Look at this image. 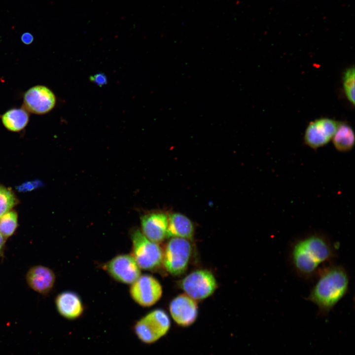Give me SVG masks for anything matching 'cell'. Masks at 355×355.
<instances>
[{"mask_svg": "<svg viewBox=\"0 0 355 355\" xmlns=\"http://www.w3.org/2000/svg\"><path fill=\"white\" fill-rule=\"evenodd\" d=\"M332 140L334 147L338 151H349L355 144L354 130L349 124L340 122Z\"/></svg>", "mask_w": 355, "mask_h": 355, "instance_id": "e0dca14e", "label": "cell"}, {"mask_svg": "<svg viewBox=\"0 0 355 355\" xmlns=\"http://www.w3.org/2000/svg\"><path fill=\"white\" fill-rule=\"evenodd\" d=\"M192 252L188 240L171 238L163 251L162 263L170 274L180 275L186 270Z\"/></svg>", "mask_w": 355, "mask_h": 355, "instance_id": "5b68a950", "label": "cell"}, {"mask_svg": "<svg viewBox=\"0 0 355 355\" xmlns=\"http://www.w3.org/2000/svg\"><path fill=\"white\" fill-rule=\"evenodd\" d=\"M335 244L325 234L306 233L295 239L288 249V260L296 275L304 280L316 279L337 256Z\"/></svg>", "mask_w": 355, "mask_h": 355, "instance_id": "6da1fadb", "label": "cell"}, {"mask_svg": "<svg viewBox=\"0 0 355 355\" xmlns=\"http://www.w3.org/2000/svg\"><path fill=\"white\" fill-rule=\"evenodd\" d=\"M170 325L167 313L163 310L156 309L136 322L134 331L142 343L151 344L164 336L169 331Z\"/></svg>", "mask_w": 355, "mask_h": 355, "instance_id": "277c9868", "label": "cell"}, {"mask_svg": "<svg viewBox=\"0 0 355 355\" xmlns=\"http://www.w3.org/2000/svg\"><path fill=\"white\" fill-rule=\"evenodd\" d=\"M5 239L4 237L0 233V252H1L3 247L5 244Z\"/></svg>", "mask_w": 355, "mask_h": 355, "instance_id": "603a6c76", "label": "cell"}, {"mask_svg": "<svg viewBox=\"0 0 355 355\" xmlns=\"http://www.w3.org/2000/svg\"><path fill=\"white\" fill-rule=\"evenodd\" d=\"M170 314L179 325L186 327L196 320L198 316V306L195 300L186 294H180L170 304Z\"/></svg>", "mask_w": 355, "mask_h": 355, "instance_id": "8fae6325", "label": "cell"}, {"mask_svg": "<svg viewBox=\"0 0 355 355\" xmlns=\"http://www.w3.org/2000/svg\"><path fill=\"white\" fill-rule=\"evenodd\" d=\"M132 256L140 268L151 270L162 263L163 250L158 244L148 239L139 229L131 234Z\"/></svg>", "mask_w": 355, "mask_h": 355, "instance_id": "3957f363", "label": "cell"}, {"mask_svg": "<svg viewBox=\"0 0 355 355\" xmlns=\"http://www.w3.org/2000/svg\"><path fill=\"white\" fill-rule=\"evenodd\" d=\"M0 119L2 124L7 130L19 132L28 124L30 115L29 112L23 107H13L4 112L0 116Z\"/></svg>", "mask_w": 355, "mask_h": 355, "instance_id": "2e32d148", "label": "cell"}, {"mask_svg": "<svg viewBox=\"0 0 355 355\" xmlns=\"http://www.w3.org/2000/svg\"><path fill=\"white\" fill-rule=\"evenodd\" d=\"M185 294L194 300H202L211 296L217 288L214 276L208 270L192 272L180 283Z\"/></svg>", "mask_w": 355, "mask_h": 355, "instance_id": "8992f818", "label": "cell"}, {"mask_svg": "<svg viewBox=\"0 0 355 355\" xmlns=\"http://www.w3.org/2000/svg\"><path fill=\"white\" fill-rule=\"evenodd\" d=\"M306 299L314 304L320 316H326L347 294L350 277L345 268L332 263L324 268Z\"/></svg>", "mask_w": 355, "mask_h": 355, "instance_id": "7a4b0ae2", "label": "cell"}, {"mask_svg": "<svg viewBox=\"0 0 355 355\" xmlns=\"http://www.w3.org/2000/svg\"><path fill=\"white\" fill-rule=\"evenodd\" d=\"M56 103V96L49 88L43 85H36L30 87L24 93L22 107L29 113L43 115L51 111Z\"/></svg>", "mask_w": 355, "mask_h": 355, "instance_id": "52a82bcc", "label": "cell"}, {"mask_svg": "<svg viewBox=\"0 0 355 355\" xmlns=\"http://www.w3.org/2000/svg\"><path fill=\"white\" fill-rule=\"evenodd\" d=\"M16 199L12 192L0 185V217L14 206Z\"/></svg>", "mask_w": 355, "mask_h": 355, "instance_id": "ffe728a7", "label": "cell"}, {"mask_svg": "<svg viewBox=\"0 0 355 355\" xmlns=\"http://www.w3.org/2000/svg\"><path fill=\"white\" fill-rule=\"evenodd\" d=\"M17 226V215L14 211H9L0 217V233L8 237L14 232Z\"/></svg>", "mask_w": 355, "mask_h": 355, "instance_id": "ac0fdd59", "label": "cell"}, {"mask_svg": "<svg viewBox=\"0 0 355 355\" xmlns=\"http://www.w3.org/2000/svg\"><path fill=\"white\" fill-rule=\"evenodd\" d=\"M142 232L150 241L159 244L167 237L168 215L162 212H154L141 218Z\"/></svg>", "mask_w": 355, "mask_h": 355, "instance_id": "7c38bea8", "label": "cell"}, {"mask_svg": "<svg viewBox=\"0 0 355 355\" xmlns=\"http://www.w3.org/2000/svg\"><path fill=\"white\" fill-rule=\"evenodd\" d=\"M26 279L29 285L34 290L45 294L52 288L55 282V275L49 268L37 265L28 271Z\"/></svg>", "mask_w": 355, "mask_h": 355, "instance_id": "4fadbf2b", "label": "cell"}, {"mask_svg": "<svg viewBox=\"0 0 355 355\" xmlns=\"http://www.w3.org/2000/svg\"><path fill=\"white\" fill-rule=\"evenodd\" d=\"M91 80L99 85H103L106 82V75L102 73H99L91 77Z\"/></svg>", "mask_w": 355, "mask_h": 355, "instance_id": "44dd1931", "label": "cell"}, {"mask_svg": "<svg viewBox=\"0 0 355 355\" xmlns=\"http://www.w3.org/2000/svg\"><path fill=\"white\" fill-rule=\"evenodd\" d=\"M56 305L60 314L69 320L79 318L83 312L81 299L73 292L65 291L59 294L56 299Z\"/></svg>", "mask_w": 355, "mask_h": 355, "instance_id": "5bb4252c", "label": "cell"}, {"mask_svg": "<svg viewBox=\"0 0 355 355\" xmlns=\"http://www.w3.org/2000/svg\"><path fill=\"white\" fill-rule=\"evenodd\" d=\"M132 298L143 307L155 304L161 298L162 288L159 281L149 275L140 276L130 287Z\"/></svg>", "mask_w": 355, "mask_h": 355, "instance_id": "9c48e42d", "label": "cell"}, {"mask_svg": "<svg viewBox=\"0 0 355 355\" xmlns=\"http://www.w3.org/2000/svg\"><path fill=\"white\" fill-rule=\"evenodd\" d=\"M192 221L185 215L173 213L168 215L167 238H181L191 239L194 234Z\"/></svg>", "mask_w": 355, "mask_h": 355, "instance_id": "9a60e30c", "label": "cell"}, {"mask_svg": "<svg viewBox=\"0 0 355 355\" xmlns=\"http://www.w3.org/2000/svg\"><path fill=\"white\" fill-rule=\"evenodd\" d=\"M34 39L33 36L29 32L23 33L21 37L22 42L26 45L31 44L33 42Z\"/></svg>", "mask_w": 355, "mask_h": 355, "instance_id": "7402d4cb", "label": "cell"}, {"mask_svg": "<svg viewBox=\"0 0 355 355\" xmlns=\"http://www.w3.org/2000/svg\"><path fill=\"white\" fill-rule=\"evenodd\" d=\"M340 123L328 118H320L311 122L305 131V144L314 149L325 145L332 140Z\"/></svg>", "mask_w": 355, "mask_h": 355, "instance_id": "ba28073f", "label": "cell"}, {"mask_svg": "<svg viewBox=\"0 0 355 355\" xmlns=\"http://www.w3.org/2000/svg\"><path fill=\"white\" fill-rule=\"evenodd\" d=\"M106 272L114 280L126 284H132L141 276V271L132 256L117 255L104 266Z\"/></svg>", "mask_w": 355, "mask_h": 355, "instance_id": "30bf717a", "label": "cell"}, {"mask_svg": "<svg viewBox=\"0 0 355 355\" xmlns=\"http://www.w3.org/2000/svg\"><path fill=\"white\" fill-rule=\"evenodd\" d=\"M343 85L345 94L348 100L355 104V68L346 69L343 75Z\"/></svg>", "mask_w": 355, "mask_h": 355, "instance_id": "d6986e66", "label": "cell"}]
</instances>
